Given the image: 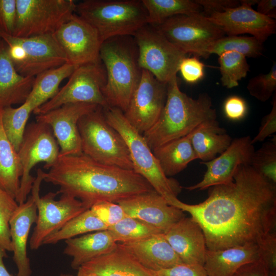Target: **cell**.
<instances>
[{"label":"cell","instance_id":"d6986e66","mask_svg":"<svg viewBox=\"0 0 276 276\" xmlns=\"http://www.w3.org/2000/svg\"><path fill=\"white\" fill-rule=\"evenodd\" d=\"M255 151L250 136L235 138L229 147L219 156L210 161L201 162L206 167L202 180L195 185L185 187V189L189 191L203 190L213 186L231 182L239 166L250 165Z\"/></svg>","mask_w":276,"mask_h":276},{"label":"cell","instance_id":"9c48e42d","mask_svg":"<svg viewBox=\"0 0 276 276\" xmlns=\"http://www.w3.org/2000/svg\"><path fill=\"white\" fill-rule=\"evenodd\" d=\"M43 172L40 168L37 169L31 190V195L37 209L36 225L29 241L30 247L32 250L38 249L47 237L59 231L73 218L88 209L80 200L70 195L62 194L59 200H56L57 192H51L40 197Z\"/></svg>","mask_w":276,"mask_h":276},{"label":"cell","instance_id":"f35d334b","mask_svg":"<svg viewBox=\"0 0 276 276\" xmlns=\"http://www.w3.org/2000/svg\"><path fill=\"white\" fill-rule=\"evenodd\" d=\"M18 206L15 199L0 188V247L12 251L9 221Z\"/></svg>","mask_w":276,"mask_h":276},{"label":"cell","instance_id":"d590c367","mask_svg":"<svg viewBox=\"0 0 276 276\" xmlns=\"http://www.w3.org/2000/svg\"><path fill=\"white\" fill-rule=\"evenodd\" d=\"M263 43L254 36L226 35L212 46L209 54L219 56L224 52H235L245 57L257 58L263 55Z\"/></svg>","mask_w":276,"mask_h":276},{"label":"cell","instance_id":"816d5d0a","mask_svg":"<svg viewBox=\"0 0 276 276\" xmlns=\"http://www.w3.org/2000/svg\"><path fill=\"white\" fill-rule=\"evenodd\" d=\"M7 256L6 251L0 247V276H12L8 272L4 263V259Z\"/></svg>","mask_w":276,"mask_h":276},{"label":"cell","instance_id":"6da1fadb","mask_svg":"<svg viewBox=\"0 0 276 276\" xmlns=\"http://www.w3.org/2000/svg\"><path fill=\"white\" fill-rule=\"evenodd\" d=\"M233 179L209 188L208 198L199 203H186L177 198L169 203L199 224L208 250L258 244L275 231L276 185L250 165L239 166Z\"/></svg>","mask_w":276,"mask_h":276},{"label":"cell","instance_id":"ee69618b","mask_svg":"<svg viewBox=\"0 0 276 276\" xmlns=\"http://www.w3.org/2000/svg\"><path fill=\"white\" fill-rule=\"evenodd\" d=\"M16 13V0H0V31L13 35Z\"/></svg>","mask_w":276,"mask_h":276},{"label":"cell","instance_id":"74e56055","mask_svg":"<svg viewBox=\"0 0 276 276\" xmlns=\"http://www.w3.org/2000/svg\"><path fill=\"white\" fill-rule=\"evenodd\" d=\"M250 166L266 179L276 185L275 136L255 151Z\"/></svg>","mask_w":276,"mask_h":276},{"label":"cell","instance_id":"5b68a950","mask_svg":"<svg viewBox=\"0 0 276 276\" xmlns=\"http://www.w3.org/2000/svg\"><path fill=\"white\" fill-rule=\"evenodd\" d=\"M75 13L98 32L103 42L119 36H133L148 24L147 11L139 0H85Z\"/></svg>","mask_w":276,"mask_h":276},{"label":"cell","instance_id":"277c9868","mask_svg":"<svg viewBox=\"0 0 276 276\" xmlns=\"http://www.w3.org/2000/svg\"><path fill=\"white\" fill-rule=\"evenodd\" d=\"M100 58L106 73L102 93L109 107L119 108L124 112L142 74L134 37L119 36L103 41Z\"/></svg>","mask_w":276,"mask_h":276},{"label":"cell","instance_id":"8d00e7d4","mask_svg":"<svg viewBox=\"0 0 276 276\" xmlns=\"http://www.w3.org/2000/svg\"><path fill=\"white\" fill-rule=\"evenodd\" d=\"M218 62L222 86L232 88L239 85L250 71L246 57L237 52H226L219 56Z\"/></svg>","mask_w":276,"mask_h":276},{"label":"cell","instance_id":"d4e9b609","mask_svg":"<svg viewBox=\"0 0 276 276\" xmlns=\"http://www.w3.org/2000/svg\"><path fill=\"white\" fill-rule=\"evenodd\" d=\"M35 77L23 76L17 71L10 59L8 45L0 39V109L22 104L28 98Z\"/></svg>","mask_w":276,"mask_h":276},{"label":"cell","instance_id":"d6a6232c","mask_svg":"<svg viewBox=\"0 0 276 276\" xmlns=\"http://www.w3.org/2000/svg\"><path fill=\"white\" fill-rule=\"evenodd\" d=\"M107 229L108 227L89 209L73 218L59 231L47 237L43 244H55L81 234Z\"/></svg>","mask_w":276,"mask_h":276},{"label":"cell","instance_id":"b9f144b4","mask_svg":"<svg viewBox=\"0 0 276 276\" xmlns=\"http://www.w3.org/2000/svg\"><path fill=\"white\" fill-rule=\"evenodd\" d=\"M90 209L108 228L127 216L119 204L108 201L98 202Z\"/></svg>","mask_w":276,"mask_h":276},{"label":"cell","instance_id":"ac0fdd59","mask_svg":"<svg viewBox=\"0 0 276 276\" xmlns=\"http://www.w3.org/2000/svg\"><path fill=\"white\" fill-rule=\"evenodd\" d=\"M99 106L89 103L66 104L36 115V121L51 127L60 146L59 156L79 154L82 151L78 122L83 116Z\"/></svg>","mask_w":276,"mask_h":276},{"label":"cell","instance_id":"e0dca14e","mask_svg":"<svg viewBox=\"0 0 276 276\" xmlns=\"http://www.w3.org/2000/svg\"><path fill=\"white\" fill-rule=\"evenodd\" d=\"M236 7L214 13L208 18L219 26L226 36L249 34L264 43L276 31L274 19L263 15L252 8L258 0H241Z\"/></svg>","mask_w":276,"mask_h":276},{"label":"cell","instance_id":"c3c4849f","mask_svg":"<svg viewBox=\"0 0 276 276\" xmlns=\"http://www.w3.org/2000/svg\"><path fill=\"white\" fill-rule=\"evenodd\" d=\"M201 6L202 13L206 17L214 13L224 12L226 9L238 6L240 1L237 0H195Z\"/></svg>","mask_w":276,"mask_h":276},{"label":"cell","instance_id":"f907efd6","mask_svg":"<svg viewBox=\"0 0 276 276\" xmlns=\"http://www.w3.org/2000/svg\"><path fill=\"white\" fill-rule=\"evenodd\" d=\"M257 4L258 12L273 19L276 18L275 0H258Z\"/></svg>","mask_w":276,"mask_h":276},{"label":"cell","instance_id":"db71d44e","mask_svg":"<svg viewBox=\"0 0 276 276\" xmlns=\"http://www.w3.org/2000/svg\"><path fill=\"white\" fill-rule=\"evenodd\" d=\"M59 276H73V275H71V274H63V273H62V274H61Z\"/></svg>","mask_w":276,"mask_h":276},{"label":"cell","instance_id":"484cf974","mask_svg":"<svg viewBox=\"0 0 276 276\" xmlns=\"http://www.w3.org/2000/svg\"><path fill=\"white\" fill-rule=\"evenodd\" d=\"M259 259L258 246L255 244L207 249L203 266L209 276H232L243 265Z\"/></svg>","mask_w":276,"mask_h":276},{"label":"cell","instance_id":"44dd1931","mask_svg":"<svg viewBox=\"0 0 276 276\" xmlns=\"http://www.w3.org/2000/svg\"><path fill=\"white\" fill-rule=\"evenodd\" d=\"M164 234L183 263L203 266L205 239L201 227L192 217H185Z\"/></svg>","mask_w":276,"mask_h":276},{"label":"cell","instance_id":"bcb514c9","mask_svg":"<svg viewBox=\"0 0 276 276\" xmlns=\"http://www.w3.org/2000/svg\"><path fill=\"white\" fill-rule=\"evenodd\" d=\"M156 272V276H209L203 266L182 263Z\"/></svg>","mask_w":276,"mask_h":276},{"label":"cell","instance_id":"7402d4cb","mask_svg":"<svg viewBox=\"0 0 276 276\" xmlns=\"http://www.w3.org/2000/svg\"><path fill=\"white\" fill-rule=\"evenodd\" d=\"M37 219V206L33 197L30 195L25 202L18 204L10 220L13 260L17 268V276L31 275L27 246L31 227L36 223Z\"/></svg>","mask_w":276,"mask_h":276},{"label":"cell","instance_id":"f1b7e54d","mask_svg":"<svg viewBox=\"0 0 276 276\" xmlns=\"http://www.w3.org/2000/svg\"><path fill=\"white\" fill-rule=\"evenodd\" d=\"M152 151L167 177L179 173L190 162L197 159L191 143V133L164 144Z\"/></svg>","mask_w":276,"mask_h":276},{"label":"cell","instance_id":"836d02e7","mask_svg":"<svg viewBox=\"0 0 276 276\" xmlns=\"http://www.w3.org/2000/svg\"><path fill=\"white\" fill-rule=\"evenodd\" d=\"M33 111L27 101L17 108L8 106L1 109V120L4 132L17 152L21 143L27 123Z\"/></svg>","mask_w":276,"mask_h":276},{"label":"cell","instance_id":"5bb4252c","mask_svg":"<svg viewBox=\"0 0 276 276\" xmlns=\"http://www.w3.org/2000/svg\"><path fill=\"white\" fill-rule=\"evenodd\" d=\"M142 70L140 81L123 113L129 123L143 134L160 115L166 101L168 83L159 81L149 71Z\"/></svg>","mask_w":276,"mask_h":276},{"label":"cell","instance_id":"4316f807","mask_svg":"<svg viewBox=\"0 0 276 276\" xmlns=\"http://www.w3.org/2000/svg\"><path fill=\"white\" fill-rule=\"evenodd\" d=\"M65 243L63 254L73 258L71 266L75 270L94 259L110 252L118 244L107 229L72 238L65 240Z\"/></svg>","mask_w":276,"mask_h":276},{"label":"cell","instance_id":"3957f363","mask_svg":"<svg viewBox=\"0 0 276 276\" xmlns=\"http://www.w3.org/2000/svg\"><path fill=\"white\" fill-rule=\"evenodd\" d=\"M217 119L216 109L206 93L197 99L181 91L177 77L168 83L166 101L156 123L143 134L152 150L192 132L201 123Z\"/></svg>","mask_w":276,"mask_h":276},{"label":"cell","instance_id":"83f0119b","mask_svg":"<svg viewBox=\"0 0 276 276\" xmlns=\"http://www.w3.org/2000/svg\"><path fill=\"white\" fill-rule=\"evenodd\" d=\"M232 139L216 120L204 122L191 132V140L197 159L211 160L222 153Z\"/></svg>","mask_w":276,"mask_h":276},{"label":"cell","instance_id":"2e32d148","mask_svg":"<svg viewBox=\"0 0 276 276\" xmlns=\"http://www.w3.org/2000/svg\"><path fill=\"white\" fill-rule=\"evenodd\" d=\"M0 38L5 42L19 44L25 50V60L15 66L23 76L35 77L66 63L65 54L53 34L18 37L0 31Z\"/></svg>","mask_w":276,"mask_h":276},{"label":"cell","instance_id":"7bdbcfd3","mask_svg":"<svg viewBox=\"0 0 276 276\" xmlns=\"http://www.w3.org/2000/svg\"><path fill=\"white\" fill-rule=\"evenodd\" d=\"M205 64L199 57H185L181 62L178 72L187 83L194 84L201 80L204 76Z\"/></svg>","mask_w":276,"mask_h":276},{"label":"cell","instance_id":"4dcf8cb0","mask_svg":"<svg viewBox=\"0 0 276 276\" xmlns=\"http://www.w3.org/2000/svg\"><path fill=\"white\" fill-rule=\"evenodd\" d=\"M76 67L65 63L45 71L35 77L31 91L26 101L33 111L53 98L59 90V85L70 77Z\"/></svg>","mask_w":276,"mask_h":276},{"label":"cell","instance_id":"1f68e13d","mask_svg":"<svg viewBox=\"0 0 276 276\" xmlns=\"http://www.w3.org/2000/svg\"><path fill=\"white\" fill-rule=\"evenodd\" d=\"M147 11L148 24L157 26L167 19L180 14L202 12V7L191 0H142Z\"/></svg>","mask_w":276,"mask_h":276},{"label":"cell","instance_id":"603a6c76","mask_svg":"<svg viewBox=\"0 0 276 276\" xmlns=\"http://www.w3.org/2000/svg\"><path fill=\"white\" fill-rule=\"evenodd\" d=\"M144 266L154 271L183 263L166 239L157 234L137 241L122 243Z\"/></svg>","mask_w":276,"mask_h":276},{"label":"cell","instance_id":"30bf717a","mask_svg":"<svg viewBox=\"0 0 276 276\" xmlns=\"http://www.w3.org/2000/svg\"><path fill=\"white\" fill-rule=\"evenodd\" d=\"M60 150L51 127L36 121L26 127L17 153L22 168L20 187L15 200L24 203L31 191L35 177L31 175L32 168L38 163H45L49 169L58 160Z\"/></svg>","mask_w":276,"mask_h":276},{"label":"cell","instance_id":"11a10c76","mask_svg":"<svg viewBox=\"0 0 276 276\" xmlns=\"http://www.w3.org/2000/svg\"><path fill=\"white\" fill-rule=\"evenodd\" d=\"M0 39H1V38H0Z\"/></svg>","mask_w":276,"mask_h":276},{"label":"cell","instance_id":"ab89813d","mask_svg":"<svg viewBox=\"0 0 276 276\" xmlns=\"http://www.w3.org/2000/svg\"><path fill=\"white\" fill-rule=\"evenodd\" d=\"M247 89L249 94L261 102H266L273 95L276 89V63L269 72L260 74L251 79L247 83Z\"/></svg>","mask_w":276,"mask_h":276},{"label":"cell","instance_id":"52a82bcc","mask_svg":"<svg viewBox=\"0 0 276 276\" xmlns=\"http://www.w3.org/2000/svg\"><path fill=\"white\" fill-rule=\"evenodd\" d=\"M78 128L83 153L100 163L133 170L127 144L108 123L102 107L83 116Z\"/></svg>","mask_w":276,"mask_h":276},{"label":"cell","instance_id":"cb8c5ba5","mask_svg":"<svg viewBox=\"0 0 276 276\" xmlns=\"http://www.w3.org/2000/svg\"><path fill=\"white\" fill-rule=\"evenodd\" d=\"M81 267L98 276H156V271L144 266L122 243Z\"/></svg>","mask_w":276,"mask_h":276},{"label":"cell","instance_id":"f6af8a7d","mask_svg":"<svg viewBox=\"0 0 276 276\" xmlns=\"http://www.w3.org/2000/svg\"><path fill=\"white\" fill-rule=\"evenodd\" d=\"M276 132V96L272 97V108L271 111L262 119L258 132L251 139V143L263 142L268 136Z\"/></svg>","mask_w":276,"mask_h":276},{"label":"cell","instance_id":"f546056e","mask_svg":"<svg viewBox=\"0 0 276 276\" xmlns=\"http://www.w3.org/2000/svg\"><path fill=\"white\" fill-rule=\"evenodd\" d=\"M22 172L17 152L4 132L0 109V188L15 199L18 193Z\"/></svg>","mask_w":276,"mask_h":276},{"label":"cell","instance_id":"7dc6e473","mask_svg":"<svg viewBox=\"0 0 276 276\" xmlns=\"http://www.w3.org/2000/svg\"><path fill=\"white\" fill-rule=\"evenodd\" d=\"M247 107L245 100L238 96L228 97L223 105V111L227 118L232 121H238L245 116Z\"/></svg>","mask_w":276,"mask_h":276},{"label":"cell","instance_id":"8992f818","mask_svg":"<svg viewBox=\"0 0 276 276\" xmlns=\"http://www.w3.org/2000/svg\"><path fill=\"white\" fill-rule=\"evenodd\" d=\"M103 109L108 123L126 142L133 170L144 178L168 203L177 198L182 187L176 180L165 175L143 134L129 123L120 109L109 107Z\"/></svg>","mask_w":276,"mask_h":276},{"label":"cell","instance_id":"4fadbf2b","mask_svg":"<svg viewBox=\"0 0 276 276\" xmlns=\"http://www.w3.org/2000/svg\"><path fill=\"white\" fill-rule=\"evenodd\" d=\"M106 82V71L101 61L78 66L58 93L33 112L43 114L69 103L93 104L106 109L109 106L102 93Z\"/></svg>","mask_w":276,"mask_h":276},{"label":"cell","instance_id":"8fae6325","mask_svg":"<svg viewBox=\"0 0 276 276\" xmlns=\"http://www.w3.org/2000/svg\"><path fill=\"white\" fill-rule=\"evenodd\" d=\"M13 36L29 37L54 34L75 13L73 0H16Z\"/></svg>","mask_w":276,"mask_h":276},{"label":"cell","instance_id":"ba28073f","mask_svg":"<svg viewBox=\"0 0 276 276\" xmlns=\"http://www.w3.org/2000/svg\"><path fill=\"white\" fill-rule=\"evenodd\" d=\"M154 26L170 42L185 52L207 59L209 50L226 36L223 30L202 12L171 17Z\"/></svg>","mask_w":276,"mask_h":276},{"label":"cell","instance_id":"e575fe53","mask_svg":"<svg viewBox=\"0 0 276 276\" xmlns=\"http://www.w3.org/2000/svg\"><path fill=\"white\" fill-rule=\"evenodd\" d=\"M107 230L117 243H121L135 242L155 234L163 233L142 220L128 216L109 227Z\"/></svg>","mask_w":276,"mask_h":276},{"label":"cell","instance_id":"9a60e30c","mask_svg":"<svg viewBox=\"0 0 276 276\" xmlns=\"http://www.w3.org/2000/svg\"><path fill=\"white\" fill-rule=\"evenodd\" d=\"M63 51L66 63L78 67L101 62L102 43L97 31L74 13L53 34Z\"/></svg>","mask_w":276,"mask_h":276},{"label":"cell","instance_id":"60d3db41","mask_svg":"<svg viewBox=\"0 0 276 276\" xmlns=\"http://www.w3.org/2000/svg\"><path fill=\"white\" fill-rule=\"evenodd\" d=\"M260 259L264 264L269 276H276V232L264 236L257 244Z\"/></svg>","mask_w":276,"mask_h":276},{"label":"cell","instance_id":"7a4b0ae2","mask_svg":"<svg viewBox=\"0 0 276 276\" xmlns=\"http://www.w3.org/2000/svg\"><path fill=\"white\" fill-rule=\"evenodd\" d=\"M43 180L59 186L58 194L74 197L88 209L100 201L118 203L154 190L134 170L100 163L83 153L59 156L43 172Z\"/></svg>","mask_w":276,"mask_h":276},{"label":"cell","instance_id":"681fc988","mask_svg":"<svg viewBox=\"0 0 276 276\" xmlns=\"http://www.w3.org/2000/svg\"><path fill=\"white\" fill-rule=\"evenodd\" d=\"M232 276H269L268 271L259 259L245 264L239 268Z\"/></svg>","mask_w":276,"mask_h":276},{"label":"cell","instance_id":"ffe728a7","mask_svg":"<svg viewBox=\"0 0 276 276\" xmlns=\"http://www.w3.org/2000/svg\"><path fill=\"white\" fill-rule=\"evenodd\" d=\"M118 203L127 216L142 220L163 233L185 217L184 212L169 204L155 190L132 196Z\"/></svg>","mask_w":276,"mask_h":276},{"label":"cell","instance_id":"7c38bea8","mask_svg":"<svg viewBox=\"0 0 276 276\" xmlns=\"http://www.w3.org/2000/svg\"><path fill=\"white\" fill-rule=\"evenodd\" d=\"M140 67L159 81L168 83L176 77L187 54L170 42L154 26L147 24L133 36Z\"/></svg>","mask_w":276,"mask_h":276},{"label":"cell","instance_id":"f5cc1de1","mask_svg":"<svg viewBox=\"0 0 276 276\" xmlns=\"http://www.w3.org/2000/svg\"><path fill=\"white\" fill-rule=\"evenodd\" d=\"M77 276H98L95 273L88 271L84 268L81 267L78 269Z\"/></svg>","mask_w":276,"mask_h":276}]
</instances>
